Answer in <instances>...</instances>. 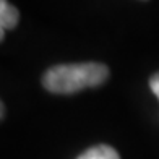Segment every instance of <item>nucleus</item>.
<instances>
[{
	"label": "nucleus",
	"instance_id": "obj_4",
	"mask_svg": "<svg viewBox=\"0 0 159 159\" xmlns=\"http://www.w3.org/2000/svg\"><path fill=\"white\" fill-rule=\"evenodd\" d=\"M149 88H151V91L156 94V98L159 99V71L151 76V80H149Z\"/></svg>",
	"mask_w": 159,
	"mask_h": 159
},
{
	"label": "nucleus",
	"instance_id": "obj_2",
	"mask_svg": "<svg viewBox=\"0 0 159 159\" xmlns=\"http://www.w3.org/2000/svg\"><path fill=\"white\" fill-rule=\"evenodd\" d=\"M20 21V11L8 3V0H0V41L5 38V30L15 28Z\"/></svg>",
	"mask_w": 159,
	"mask_h": 159
},
{
	"label": "nucleus",
	"instance_id": "obj_3",
	"mask_svg": "<svg viewBox=\"0 0 159 159\" xmlns=\"http://www.w3.org/2000/svg\"><path fill=\"white\" fill-rule=\"evenodd\" d=\"M78 159H120V156L112 146L98 144V146H93L88 151H84Z\"/></svg>",
	"mask_w": 159,
	"mask_h": 159
},
{
	"label": "nucleus",
	"instance_id": "obj_1",
	"mask_svg": "<svg viewBox=\"0 0 159 159\" xmlns=\"http://www.w3.org/2000/svg\"><path fill=\"white\" fill-rule=\"evenodd\" d=\"M109 76V68L104 63H63L50 67L44 76V88L55 94H71L84 88L102 84Z\"/></svg>",
	"mask_w": 159,
	"mask_h": 159
},
{
	"label": "nucleus",
	"instance_id": "obj_5",
	"mask_svg": "<svg viewBox=\"0 0 159 159\" xmlns=\"http://www.w3.org/2000/svg\"><path fill=\"white\" fill-rule=\"evenodd\" d=\"M3 112H5V109H3V104H2V101H0V119L3 117Z\"/></svg>",
	"mask_w": 159,
	"mask_h": 159
}]
</instances>
